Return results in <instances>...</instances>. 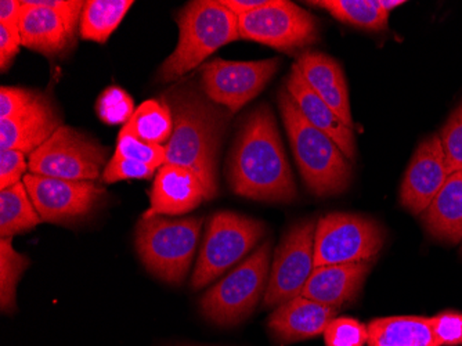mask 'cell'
Returning a JSON list of instances; mask_svg holds the SVG:
<instances>
[{
  "instance_id": "484cf974",
  "label": "cell",
  "mask_w": 462,
  "mask_h": 346,
  "mask_svg": "<svg viewBox=\"0 0 462 346\" xmlns=\"http://www.w3.org/2000/svg\"><path fill=\"white\" fill-rule=\"evenodd\" d=\"M121 131L128 132L152 145H165L173 132V118L165 101L147 100L140 104L128 124Z\"/></svg>"
},
{
  "instance_id": "44dd1931",
  "label": "cell",
  "mask_w": 462,
  "mask_h": 346,
  "mask_svg": "<svg viewBox=\"0 0 462 346\" xmlns=\"http://www.w3.org/2000/svg\"><path fill=\"white\" fill-rule=\"evenodd\" d=\"M21 45L49 59L64 56L77 46V36L69 33L66 21L53 10L32 6L21 0Z\"/></svg>"
},
{
  "instance_id": "cb8c5ba5",
  "label": "cell",
  "mask_w": 462,
  "mask_h": 346,
  "mask_svg": "<svg viewBox=\"0 0 462 346\" xmlns=\"http://www.w3.org/2000/svg\"><path fill=\"white\" fill-rule=\"evenodd\" d=\"M43 222L24 182L0 190V236L13 238L15 234L32 230Z\"/></svg>"
},
{
  "instance_id": "60d3db41",
  "label": "cell",
  "mask_w": 462,
  "mask_h": 346,
  "mask_svg": "<svg viewBox=\"0 0 462 346\" xmlns=\"http://www.w3.org/2000/svg\"><path fill=\"white\" fill-rule=\"evenodd\" d=\"M381 7L385 10L386 13H391L392 10L396 9V7H401L402 5H406L404 0H380Z\"/></svg>"
},
{
  "instance_id": "d4e9b609",
  "label": "cell",
  "mask_w": 462,
  "mask_h": 346,
  "mask_svg": "<svg viewBox=\"0 0 462 346\" xmlns=\"http://www.w3.org/2000/svg\"><path fill=\"white\" fill-rule=\"evenodd\" d=\"M134 5V0H88L80 17V36L106 43Z\"/></svg>"
},
{
  "instance_id": "4dcf8cb0",
  "label": "cell",
  "mask_w": 462,
  "mask_h": 346,
  "mask_svg": "<svg viewBox=\"0 0 462 346\" xmlns=\"http://www.w3.org/2000/svg\"><path fill=\"white\" fill-rule=\"evenodd\" d=\"M439 137L445 153L448 175L462 171V101L443 125Z\"/></svg>"
},
{
  "instance_id": "ba28073f",
  "label": "cell",
  "mask_w": 462,
  "mask_h": 346,
  "mask_svg": "<svg viewBox=\"0 0 462 346\" xmlns=\"http://www.w3.org/2000/svg\"><path fill=\"white\" fill-rule=\"evenodd\" d=\"M108 150L89 135L62 125L28 158L30 173L66 181L96 182L107 166Z\"/></svg>"
},
{
  "instance_id": "f546056e",
  "label": "cell",
  "mask_w": 462,
  "mask_h": 346,
  "mask_svg": "<svg viewBox=\"0 0 462 346\" xmlns=\"http://www.w3.org/2000/svg\"><path fill=\"white\" fill-rule=\"evenodd\" d=\"M114 155L145 164L157 171L165 165L166 161L165 145H152L125 131L119 132Z\"/></svg>"
},
{
  "instance_id": "f1b7e54d",
  "label": "cell",
  "mask_w": 462,
  "mask_h": 346,
  "mask_svg": "<svg viewBox=\"0 0 462 346\" xmlns=\"http://www.w3.org/2000/svg\"><path fill=\"white\" fill-rule=\"evenodd\" d=\"M134 98L118 86H110L98 96L96 113L104 124L126 125L134 114Z\"/></svg>"
},
{
  "instance_id": "ac0fdd59",
  "label": "cell",
  "mask_w": 462,
  "mask_h": 346,
  "mask_svg": "<svg viewBox=\"0 0 462 346\" xmlns=\"http://www.w3.org/2000/svg\"><path fill=\"white\" fill-rule=\"evenodd\" d=\"M284 88L297 103L302 116L319 131L334 140L347 160L355 161L356 142L352 127L346 126L331 107L311 89L297 64L291 69Z\"/></svg>"
},
{
  "instance_id": "1f68e13d",
  "label": "cell",
  "mask_w": 462,
  "mask_h": 346,
  "mask_svg": "<svg viewBox=\"0 0 462 346\" xmlns=\"http://www.w3.org/2000/svg\"><path fill=\"white\" fill-rule=\"evenodd\" d=\"M324 340L327 346H365L368 329L357 320L335 317L324 332Z\"/></svg>"
},
{
  "instance_id": "8fae6325",
  "label": "cell",
  "mask_w": 462,
  "mask_h": 346,
  "mask_svg": "<svg viewBox=\"0 0 462 346\" xmlns=\"http://www.w3.org/2000/svg\"><path fill=\"white\" fill-rule=\"evenodd\" d=\"M280 59L227 61L217 59L202 67L201 85L209 100L231 114L254 100L279 71Z\"/></svg>"
},
{
  "instance_id": "d6a6232c",
  "label": "cell",
  "mask_w": 462,
  "mask_h": 346,
  "mask_svg": "<svg viewBox=\"0 0 462 346\" xmlns=\"http://www.w3.org/2000/svg\"><path fill=\"white\" fill-rule=\"evenodd\" d=\"M155 173H157V169L152 168V166L137 163V161L134 160H125V158L114 155L110 163L106 166V169H104L101 181H103V183L107 184L122 181H134V179L149 181V179H152Z\"/></svg>"
},
{
  "instance_id": "7c38bea8",
  "label": "cell",
  "mask_w": 462,
  "mask_h": 346,
  "mask_svg": "<svg viewBox=\"0 0 462 346\" xmlns=\"http://www.w3.org/2000/svg\"><path fill=\"white\" fill-rule=\"evenodd\" d=\"M316 226L313 220H302L282 237L264 291L266 308L282 305L302 294L314 270Z\"/></svg>"
},
{
  "instance_id": "ffe728a7",
  "label": "cell",
  "mask_w": 462,
  "mask_h": 346,
  "mask_svg": "<svg viewBox=\"0 0 462 346\" xmlns=\"http://www.w3.org/2000/svg\"><path fill=\"white\" fill-rule=\"evenodd\" d=\"M373 262L314 267L300 295L338 309L355 301L362 291Z\"/></svg>"
},
{
  "instance_id": "ab89813d",
  "label": "cell",
  "mask_w": 462,
  "mask_h": 346,
  "mask_svg": "<svg viewBox=\"0 0 462 346\" xmlns=\"http://www.w3.org/2000/svg\"><path fill=\"white\" fill-rule=\"evenodd\" d=\"M272 2L273 0H220V4L235 13L237 17L269 6Z\"/></svg>"
},
{
  "instance_id": "9a60e30c",
  "label": "cell",
  "mask_w": 462,
  "mask_h": 346,
  "mask_svg": "<svg viewBox=\"0 0 462 346\" xmlns=\"http://www.w3.org/2000/svg\"><path fill=\"white\" fill-rule=\"evenodd\" d=\"M62 118L56 104L45 93L9 119H0V150H18L31 155L48 142L60 127Z\"/></svg>"
},
{
  "instance_id": "e0dca14e",
  "label": "cell",
  "mask_w": 462,
  "mask_h": 346,
  "mask_svg": "<svg viewBox=\"0 0 462 346\" xmlns=\"http://www.w3.org/2000/svg\"><path fill=\"white\" fill-rule=\"evenodd\" d=\"M338 309L300 295L277 306L269 319L273 340L279 345L300 342L324 334Z\"/></svg>"
},
{
  "instance_id": "f35d334b",
  "label": "cell",
  "mask_w": 462,
  "mask_h": 346,
  "mask_svg": "<svg viewBox=\"0 0 462 346\" xmlns=\"http://www.w3.org/2000/svg\"><path fill=\"white\" fill-rule=\"evenodd\" d=\"M21 12H23V5L20 0H2L0 2V24L20 28Z\"/></svg>"
},
{
  "instance_id": "4316f807",
  "label": "cell",
  "mask_w": 462,
  "mask_h": 346,
  "mask_svg": "<svg viewBox=\"0 0 462 346\" xmlns=\"http://www.w3.org/2000/svg\"><path fill=\"white\" fill-rule=\"evenodd\" d=\"M309 5L320 7L344 24L367 31H383L388 27L389 14L380 0H319Z\"/></svg>"
},
{
  "instance_id": "6da1fadb",
  "label": "cell",
  "mask_w": 462,
  "mask_h": 346,
  "mask_svg": "<svg viewBox=\"0 0 462 346\" xmlns=\"http://www.w3.org/2000/svg\"><path fill=\"white\" fill-rule=\"evenodd\" d=\"M226 173L228 186L237 196L285 204L297 200L276 117L267 104L256 107L241 124Z\"/></svg>"
},
{
  "instance_id": "8d00e7d4",
  "label": "cell",
  "mask_w": 462,
  "mask_h": 346,
  "mask_svg": "<svg viewBox=\"0 0 462 346\" xmlns=\"http://www.w3.org/2000/svg\"><path fill=\"white\" fill-rule=\"evenodd\" d=\"M25 2L28 5H32V6L53 10L62 20L66 21L69 33L77 36L83 7H85L87 2H82V0H25Z\"/></svg>"
},
{
  "instance_id": "277c9868",
  "label": "cell",
  "mask_w": 462,
  "mask_h": 346,
  "mask_svg": "<svg viewBox=\"0 0 462 346\" xmlns=\"http://www.w3.org/2000/svg\"><path fill=\"white\" fill-rule=\"evenodd\" d=\"M179 42L158 70L160 82H173L204 62L217 49L240 39V21L220 0H197L176 17Z\"/></svg>"
},
{
  "instance_id": "9c48e42d",
  "label": "cell",
  "mask_w": 462,
  "mask_h": 346,
  "mask_svg": "<svg viewBox=\"0 0 462 346\" xmlns=\"http://www.w3.org/2000/svg\"><path fill=\"white\" fill-rule=\"evenodd\" d=\"M383 228L350 213H329L316 226L314 267L373 262L383 247Z\"/></svg>"
},
{
  "instance_id": "b9f144b4",
  "label": "cell",
  "mask_w": 462,
  "mask_h": 346,
  "mask_svg": "<svg viewBox=\"0 0 462 346\" xmlns=\"http://www.w3.org/2000/svg\"><path fill=\"white\" fill-rule=\"evenodd\" d=\"M179 346H191V345H179Z\"/></svg>"
},
{
  "instance_id": "4fadbf2b",
  "label": "cell",
  "mask_w": 462,
  "mask_h": 346,
  "mask_svg": "<svg viewBox=\"0 0 462 346\" xmlns=\"http://www.w3.org/2000/svg\"><path fill=\"white\" fill-rule=\"evenodd\" d=\"M24 184L43 222L74 223L95 212L106 190L95 182L66 181L30 173Z\"/></svg>"
},
{
  "instance_id": "7a4b0ae2",
  "label": "cell",
  "mask_w": 462,
  "mask_h": 346,
  "mask_svg": "<svg viewBox=\"0 0 462 346\" xmlns=\"http://www.w3.org/2000/svg\"><path fill=\"white\" fill-rule=\"evenodd\" d=\"M170 106L173 132L166 143L165 164L190 169L199 176L207 199L217 196V164L230 111L189 88L172 90L163 98Z\"/></svg>"
},
{
  "instance_id": "e575fe53",
  "label": "cell",
  "mask_w": 462,
  "mask_h": 346,
  "mask_svg": "<svg viewBox=\"0 0 462 346\" xmlns=\"http://www.w3.org/2000/svg\"><path fill=\"white\" fill-rule=\"evenodd\" d=\"M24 153L18 150H0V189H9L21 183V178L30 171Z\"/></svg>"
},
{
  "instance_id": "8992f818",
  "label": "cell",
  "mask_w": 462,
  "mask_h": 346,
  "mask_svg": "<svg viewBox=\"0 0 462 346\" xmlns=\"http://www.w3.org/2000/svg\"><path fill=\"white\" fill-rule=\"evenodd\" d=\"M270 241L231 270L201 299V312L220 327L240 324L261 301L270 275Z\"/></svg>"
},
{
  "instance_id": "30bf717a",
  "label": "cell",
  "mask_w": 462,
  "mask_h": 346,
  "mask_svg": "<svg viewBox=\"0 0 462 346\" xmlns=\"http://www.w3.org/2000/svg\"><path fill=\"white\" fill-rule=\"evenodd\" d=\"M240 36L284 53L313 45L319 39L318 20L287 0H273L269 6L238 17Z\"/></svg>"
},
{
  "instance_id": "3957f363",
  "label": "cell",
  "mask_w": 462,
  "mask_h": 346,
  "mask_svg": "<svg viewBox=\"0 0 462 346\" xmlns=\"http://www.w3.org/2000/svg\"><path fill=\"white\" fill-rule=\"evenodd\" d=\"M277 98L293 157L306 186L319 197L344 192L352 179L350 161L334 140L302 116L285 88Z\"/></svg>"
},
{
  "instance_id": "5b68a950",
  "label": "cell",
  "mask_w": 462,
  "mask_h": 346,
  "mask_svg": "<svg viewBox=\"0 0 462 346\" xmlns=\"http://www.w3.org/2000/svg\"><path fill=\"white\" fill-rule=\"evenodd\" d=\"M202 218H142L136 228V249L150 273L170 285L183 283L199 243Z\"/></svg>"
},
{
  "instance_id": "836d02e7",
  "label": "cell",
  "mask_w": 462,
  "mask_h": 346,
  "mask_svg": "<svg viewBox=\"0 0 462 346\" xmlns=\"http://www.w3.org/2000/svg\"><path fill=\"white\" fill-rule=\"evenodd\" d=\"M430 327L439 346L462 345V314L458 312H443L430 317Z\"/></svg>"
},
{
  "instance_id": "74e56055",
  "label": "cell",
  "mask_w": 462,
  "mask_h": 346,
  "mask_svg": "<svg viewBox=\"0 0 462 346\" xmlns=\"http://www.w3.org/2000/svg\"><path fill=\"white\" fill-rule=\"evenodd\" d=\"M20 28L0 24V70L9 71L21 48Z\"/></svg>"
},
{
  "instance_id": "52a82bcc",
  "label": "cell",
  "mask_w": 462,
  "mask_h": 346,
  "mask_svg": "<svg viewBox=\"0 0 462 346\" xmlns=\"http://www.w3.org/2000/svg\"><path fill=\"white\" fill-rule=\"evenodd\" d=\"M264 234L261 220L236 212H217L208 223L204 244L191 278L194 290H201L244 259Z\"/></svg>"
},
{
  "instance_id": "83f0119b",
  "label": "cell",
  "mask_w": 462,
  "mask_h": 346,
  "mask_svg": "<svg viewBox=\"0 0 462 346\" xmlns=\"http://www.w3.org/2000/svg\"><path fill=\"white\" fill-rule=\"evenodd\" d=\"M30 265L27 255L13 248V238H0V308L5 313H13L17 309V285Z\"/></svg>"
},
{
  "instance_id": "5bb4252c",
  "label": "cell",
  "mask_w": 462,
  "mask_h": 346,
  "mask_svg": "<svg viewBox=\"0 0 462 346\" xmlns=\"http://www.w3.org/2000/svg\"><path fill=\"white\" fill-rule=\"evenodd\" d=\"M445 153L438 135L422 140L415 150L401 187V202L414 215H422L448 181Z\"/></svg>"
},
{
  "instance_id": "d6986e66",
  "label": "cell",
  "mask_w": 462,
  "mask_h": 346,
  "mask_svg": "<svg viewBox=\"0 0 462 346\" xmlns=\"http://www.w3.org/2000/svg\"><path fill=\"white\" fill-rule=\"evenodd\" d=\"M297 67L311 89L353 129L349 89L341 64L321 51H305L298 56Z\"/></svg>"
},
{
  "instance_id": "d590c367",
  "label": "cell",
  "mask_w": 462,
  "mask_h": 346,
  "mask_svg": "<svg viewBox=\"0 0 462 346\" xmlns=\"http://www.w3.org/2000/svg\"><path fill=\"white\" fill-rule=\"evenodd\" d=\"M38 92L18 88L2 86L0 89V119H9L17 116L35 100Z\"/></svg>"
},
{
  "instance_id": "7402d4cb",
  "label": "cell",
  "mask_w": 462,
  "mask_h": 346,
  "mask_svg": "<svg viewBox=\"0 0 462 346\" xmlns=\"http://www.w3.org/2000/svg\"><path fill=\"white\" fill-rule=\"evenodd\" d=\"M421 218L428 233L438 240L448 244L462 240V171L448 175Z\"/></svg>"
},
{
  "instance_id": "603a6c76",
  "label": "cell",
  "mask_w": 462,
  "mask_h": 346,
  "mask_svg": "<svg viewBox=\"0 0 462 346\" xmlns=\"http://www.w3.org/2000/svg\"><path fill=\"white\" fill-rule=\"evenodd\" d=\"M367 329L370 346H439L430 317H380L371 320Z\"/></svg>"
},
{
  "instance_id": "2e32d148",
  "label": "cell",
  "mask_w": 462,
  "mask_h": 346,
  "mask_svg": "<svg viewBox=\"0 0 462 346\" xmlns=\"http://www.w3.org/2000/svg\"><path fill=\"white\" fill-rule=\"evenodd\" d=\"M207 199L204 184L190 169L165 164L158 169L150 192V208L142 218L186 215Z\"/></svg>"
}]
</instances>
